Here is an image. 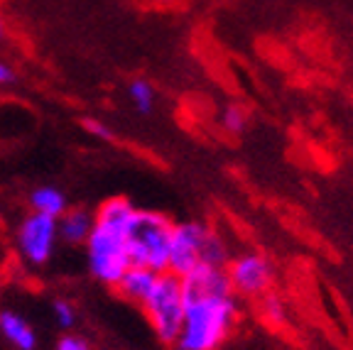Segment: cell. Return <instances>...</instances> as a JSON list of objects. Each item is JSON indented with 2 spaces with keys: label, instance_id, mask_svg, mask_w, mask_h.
Returning <instances> with one entry per match:
<instances>
[{
  "label": "cell",
  "instance_id": "obj_1",
  "mask_svg": "<svg viewBox=\"0 0 353 350\" xmlns=\"http://www.w3.org/2000/svg\"><path fill=\"white\" fill-rule=\"evenodd\" d=\"M135 206L123 196H110L94 211V230L83 243L88 272L96 282L116 287V282L130 267L125 230Z\"/></svg>",
  "mask_w": 353,
  "mask_h": 350
},
{
  "label": "cell",
  "instance_id": "obj_2",
  "mask_svg": "<svg viewBox=\"0 0 353 350\" xmlns=\"http://www.w3.org/2000/svg\"><path fill=\"white\" fill-rule=\"evenodd\" d=\"M238 299L223 294L184 296V321L174 338V350H219L238 323Z\"/></svg>",
  "mask_w": 353,
  "mask_h": 350
},
{
  "label": "cell",
  "instance_id": "obj_3",
  "mask_svg": "<svg viewBox=\"0 0 353 350\" xmlns=\"http://www.w3.org/2000/svg\"><path fill=\"white\" fill-rule=\"evenodd\" d=\"M226 262H228L226 243L209 225L196 223V220L172 225L167 272L176 274V277H184V274L201 267V265L226 267Z\"/></svg>",
  "mask_w": 353,
  "mask_h": 350
},
{
  "label": "cell",
  "instance_id": "obj_4",
  "mask_svg": "<svg viewBox=\"0 0 353 350\" xmlns=\"http://www.w3.org/2000/svg\"><path fill=\"white\" fill-rule=\"evenodd\" d=\"M172 220L157 211H140L135 208L130 223L125 230L128 255L130 265L167 272L170 265V238H172Z\"/></svg>",
  "mask_w": 353,
  "mask_h": 350
},
{
  "label": "cell",
  "instance_id": "obj_5",
  "mask_svg": "<svg viewBox=\"0 0 353 350\" xmlns=\"http://www.w3.org/2000/svg\"><path fill=\"white\" fill-rule=\"evenodd\" d=\"M145 318L152 326L154 336L162 343H174L176 333L184 321V289L182 279L172 272H162L157 277V285L152 287L148 299L140 304Z\"/></svg>",
  "mask_w": 353,
  "mask_h": 350
},
{
  "label": "cell",
  "instance_id": "obj_6",
  "mask_svg": "<svg viewBox=\"0 0 353 350\" xmlns=\"http://www.w3.org/2000/svg\"><path fill=\"white\" fill-rule=\"evenodd\" d=\"M12 243H15L17 258L28 265V267H44V265L54 258L57 245H59L57 218L28 211V214L17 220Z\"/></svg>",
  "mask_w": 353,
  "mask_h": 350
},
{
  "label": "cell",
  "instance_id": "obj_7",
  "mask_svg": "<svg viewBox=\"0 0 353 350\" xmlns=\"http://www.w3.org/2000/svg\"><path fill=\"white\" fill-rule=\"evenodd\" d=\"M226 274L233 294L248 296V299L265 296L270 291L272 279H275L272 262L265 258L263 252H243V255L233 258Z\"/></svg>",
  "mask_w": 353,
  "mask_h": 350
},
{
  "label": "cell",
  "instance_id": "obj_8",
  "mask_svg": "<svg viewBox=\"0 0 353 350\" xmlns=\"http://www.w3.org/2000/svg\"><path fill=\"white\" fill-rule=\"evenodd\" d=\"M94 230V211L81 206H69L64 214L57 218V233L59 243H66L72 247H83L86 238Z\"/></svg>",
  "mask_w": 353,
  "mask_h": 350
},
{
  "label": "cell",
  "instance_id": "obj_9",
  "mask_svg": "<svg viewBox=\"0 0 353 350\" xmlns=\"http://www.w3.org/2000/svg\"><path fill=\"white\" fill-rule=\"evenodd\" d=\"M162 272H154V269H148V267H140V265H130V267L123 272V277L116 282L113 289L123 296L125 301L130 304H143L145 299L150 296L152 287L157 285V277Z\"/></svg>",
  "mask_w": 353,
  "mask_h": 350
},
{
  "label": "cell",
  "instance_id": "obj_10",
  "mask_svg": "<svg viewBox=\"0 0 353 350\" xmlns=\"http://www.w3.org/2000/svg\"><path fill=\"white\" fill-rule=\"evenodd\" d=\"M0 338L15 350H37V331L12 309H0Z\"/></svg>",
  "mask_w": 353,
  "mask_h": 350
},
{
  "label": "cell",
  "instance_id": "obj_11",
  "mask_svg": "<svg viewBox=\"0 0 353 350\" xmlns=\"http://www.w3.org/2000/svg\"><path fill=\"white\" fill-rule=\"evenodd\" d=\"M28 203H30V211L42 214V216H50V218H59L66 208H69V198H66V194L52 184L34 186L32 192L28 194Z\"/></svg>",
  "mask_w": 353,
  "mask_h": 350
},
{
  "label": "cell",
  "instance_id": "obj_12",
  "mask_svg": "<svg viewBox=\"0 0 353 350\" xmlns=\"http://www.w3.org/2000/svg\"><path fill=\"white\" fill-rule=\"evenodd\" d=\"M128 99L140 115H150L157 105V91L148 79H132L128 83Z\"/></svg>",
  "mask_w": 353,
  "mask_h": 350
},
{
  "label": "cell",
  "instance_id": "obj_13",
  "mask_svg": "<svg viewBox=\"0 0 353 350\" xmlns=\"http://www.w3.org/2000/svg\"><path fill=\"white\" fill-rule=\"evenodd\" d=\"M250 125V113L243 105L231 103L221 110V127L228 132V135H243Z\"/></svg>",
  "mask_w": 353,
  "mask_h": 350
},
{
  "label": "cell",
  "instance_id": "obj_14",
  "mask_svg": "<svg viewBox=\"0 0 353 350\" xmlns=\"http://www.w3.org/2000/svg\"><path fill=\"white\" fill-rule=\"evenodd\" d=\"M52 316H54L57 326H59L61 331H72L79 321L77 307H74L69 299H64V296H59V299L52 301Z\"/></svg>",
  "mask_w": 353,
  "mask_h": 350
},
{
  "label": "cell",
  "instance_id": "obj_15",
  "mask_svg": "<svg viewBox=\"0 0 353 350\" xmlns=\"http://www.w3.org/2000/svg\"><path fill=\"white\" fill-rule=\"evenodd\" d=\"M263 299V313H265V318L270 323H282L285 321V304H282V299L277 294H268L265 296H260Z\"/></svg>",
  "mask_w": 353,
  "mask_h": 350
},
{
  "label": "cell",
  "instance_id": "obj_16",
  "mask_svg": "<svg viewBox=\"0 0 353 350\" xmlns=\"http://www.w3.org/2000/svg\"><path fill=\"white\" fill-rule=\"evenodd\" d=\"M83 130L91 137H96V140H103V143H110V140L116 137L113 130H110L103 121H99V118H86V121H83Z\"/></svg>",
  "mask_w": 353,
  "mask_h": 350
},
{
  "label": "cell",
  "instance_id": "obj_17",
  "mask_svg": "<svg viewBox=\"0 0 353 350\" xmlns=\"http://www.w3.org/2000/svg\"><path fill=\"white\" fill-rule=\"evenodd\" d=\"M54 350H94V348H91V343H88L83 336L64 333L59 340H57V348Z\"/></svg>",
  "mask_w": 353,
  "mask_h": 350
},
{
  "label": "cell",
  "instance_id": "obj_18",
  "mask_svg": "<svg viewBox=\"0 0 353 350\" xmlns=\"http://www.w3.org/2000/svg\"><path fill=\"white\" fill-rule=\"evenodd\" d=\"M15 81H17L15 69L0 56V86H10V83H15Z\"/></svg>",
  "mask_w": 353,
  "mask_h": 350
},
{
  "label": "cell",
  "instance_id": "obj_19",
  "mask_svg": "<svg viewBox=\"0 0 353 350\" xmlns=\"http://www.w3.org/2000/svg\"><path fill=\"white\" fill-rule=\"evenodd\" d=\"M6 34H8V25H6V20H3V15H0V42L6 39Z\"/></svg>",
  "mask_w": 353,
  "mask_h": 350
}]
</instances>
